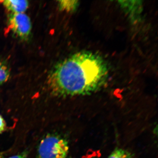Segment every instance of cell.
<instances>
[{"label": "cell", "mask_w": 158, "mask_h": 158, "mask_svg": "<svg viewBox=\"0 0 158 158\" xmlns=\"http://www.w3.org/2000/svg\"><path fill=\"white\" fill-rule=\"evenodd\" d=\"M108 158H135L134 155L127 150L116 148L110 155Z\"/></svg>", "instance_id": "52a82bcc"}, {"label": "cell", "mask_w": 158, "mask_h": 158, "mask_svg": "<svg viewBox=\"0 0 158 158\" xmlns=\"http://www.w3.org/2000/svg\"><path fill=\"white\" fill-rule=\"evenodd\" d=\"M27 151H24L20 153L19 154L12 156L8 158H27Z\"/></svg>", "instance_id": "9c48e42d"}, {"label": "cell", "mask_w": 158, "mask_h": 158, "mask_svg": "<svg viewBox=\"0 0 158 158\" xmlns=\"http://www.w3.org/2000/svg\"><path fill=\"white\" fill-rule=\"evenodd\" d=\"M69 150L68 142L54 135H47L40 141L37 158H66Z\"/></svg>", "instance_id": "7a4b0ae2"}, {"label": "cell", "mask_w": 158, "mask_h": 158, "mask_svg": "<svg viewBox=\"0 0 158 158\" xmlns=\"http://www.w3.org/2000/svg\"><path fill=\"white\" fill-rule=\"evenodd\" d=\"M6 125L5 119L0 115V133L3 132L6 130Z\"/></svg>", "instance_id": "ba28073f"}, {"label": "cell", "mask_w": 158, "mask_h": 158, "mask_svg": "<svg viewBox=\"0 0 158 158\" xmlns=\"http://www.w3.org/2000/svg\"><path fill=\"white\" fill-rule=\"evenodd\" d=\"M108 67L102 57L93 53L81 52L57 64L49 74L47 84L56 96L90 94L105 85Z\"/></svg>", "instance_id": "6da1fadb"}, {"label": "cell", "mask_w": 158, "mask_h": 158, "mask_svg": "<svg viewBox=\"0 0 158 158\" xmlns=\"http://www.w3.org/2000/svg\"><path fill=\"white\" fill-rule=\"evenodd\" d=\"M10 77V71L6 63L0 60V85L5 84Z\"/></svg>", "instance_id": "5b68a950"}, {"label": "cell", "mask_w": 158, "mask_h": 158, "mask_svg": "<svg viewBox=\"0 0 158 158\" xmlns=\"http://www.w3.org/2000/svg\"><path fill=\"white\" fill-rule=\"evenodd\" d=\"M5 153L4 152H0V158H3L5 156Z\"/></svg>", "instance_id": "30bf717a"}, {"label": "cell", "mask_w": 158, "mask_h": 158, "mask_svg": "<svg viewBox=\"0 0 158 158\" xmlns=\"http://www.w3.org/2000/svg\"><path fill=\"white\" fill-rule=\"evenodd\" d=\"M77 2V1H58V4L60 10L71 12L76 9Z\"/></svg>", "instance_id": "8992f818"}, {"label": "cell", "mask_w": 158, "mask_h": 158, "mask_svg": "<svg viewBox=\"0 0 158 158\" xmlns=\"http://www.w3.org/2000/svg\"><path fill=\"white\" fill-rule=\"evenodd\" d=\"M8 23L10 30L18 38L23 40L29 39L32 31V23L30 18L27 14H11Z\"/></svg>", "instance_id": "3957f363"}, {"label": "cell", "mask_w": 158, "mask_h": 158, "mask_svg": "<svg viewBox=\"0 0 158 158\" xmlns=\"http://www.w3.org/2000/svg\"><path fill=\"white\" fill-rule=\"evenodd\" d=\"M2 4L11 14L25 13L29 6V2L26 0H6Z\"/></svg>", "instance_id": "277c9868"}, {"label": "cell", "mask_w": 158, "mask_h": 158, "mask_svg": "<svg viewBox=\"0 0 158 158\" xmlns=\"http://www.w3.org/2000/svg\"><path fill=\"white\" fill-rule=\"evenodd\" d=\"M85 158H93L92 157H88Z\"/></svg>", "instance_id": "8fae6325"}]
</instances>
